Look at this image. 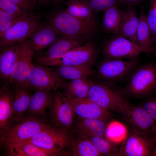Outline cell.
I'll return each instance as SVG.
<instances>
[{
    "instance_id": "15",
    "label": "cell",
    "mask_w": 156,
    "mask_h": 156,
    "mask_svg": "<svg viewBox=\"0 0 156 156\" xmlns=\"http://www.w3.org/2000/svg\"><path fill=\"white\" fill-rule=\"evenodd\" d=\"M135 132L140 133H153L156 122L141 106L129 104L122 113Z\"/></svg>"
},
{
    "instance_id": "39",
    "label": "cell",
    "mask_w": 156,
    "mask_h": 156,
    "mask_svg": "<svg viewBox=\"0 0 156 156\" xmlns=\"http://www.w3.org/2000/svg\"><path fill=\"white\" fill-rule=\"evenodd\" d=\"M39 6H48L57 5L65 0H36Z\"/></svg>"
},
{
    "instance_id": "12",
    "label": "cell",
    "mask_w": 156,
    "mask_h": 156,
    "mask_svg": "<svg viewBox=\"0 0 156 156\" xmlns=\"http://www.w3.org/2000/svg\"><path fill=\"white\" fill-rule=\"evenodd\" d=\"M64 82L56 70L38 64L30 70L28 78L27 88L36 91L47 89L56 90Z\"/></svg>"
},
{
    "instance_id": "37",
    "label": "cell",
    "mask_w": 156,
    "mask_h": 156,
    "mask_svg": "<svg viewBox=\"0 0 156 156\" xmlns=\"http://www.w3.org/2000/svg\"><path fill=\"white\" fill-rule=\"evenodd\" d=\"M18 6L25 15L34 12L39 6L36 0H11Z\"/></svg>"
},
{
    "instance_id": "9",
    "label": "cell",
    "mask_w": 156,
    "mask_h": 156,
    "mask_svg": "<svg viewBox=\"0 0 156 156\" xmlns=\"http://www.w3.org/2000/svg\"><path fill=\"white\" fill-rule=\"evenodd\" d=\"M138 61L137 57L127 60L108 59L99 64V77L102 81L113 83L120 81L132 73L136 69Z\"/></svg>"
},
{
    "instance_id": "17",
    "label": "cell",
    "mask_w": 156,
    "mask_h": 156,
    "mask_svg": "<svg viewBox=\"0 0 156 156\" xmlns=\"http://www.w3.org/2000/svg\"><path fill=\"white\" fill-rule=\"evenodd\" d=\"M10 156H55V153L40 148L27 140L1 142Z\"/></svg>"
},
{
    "instance_id": "27",
    "label": "cell",
    "mask_w": 156,
    "mask_h": 156,
    "mask_svg": "<svg viewBox=\"0 0 156 156\" xmlns=\"http://www.w3.org/2000/svg\"><path fill=\"white\" fill-rule=\"evenodd\" d=\"M144 10L143 9H141L138 17L137 39L139 45L144 50L145 53H153L155 52L156 50L152 45L150 29Z\"/></svg>"
},
{
    "instance_id": "28",
    "label": "cell",
    "mask_w": 156,
    "mask_h": 156,
    "mask_svg": "<svg viewBox=\"0 0 156 156\" xmlns=\"http://www.w3.org/2000/svg\"><path fill=\"white\" fill-rule=\"evenodd\" d=\"M69 149L74 156H101L90 140L78 135L71 139Z\"/></svg>"
},
{
    "instance_id": "31",
    "label": "cell",
    "mask_w": 156,
    "mask_h": 156,
    "mask_svg": "<svg viewBox=\"0 0 156 156\" xmlns=\"http://www.w3.org/2000/svg\"><path fill=\"white\" fill-rule=\"evenodd\" d=\"M90 140L101 155L105 156L119 155V150L112 142L105 137L94 136L86 138Z\"/></svg>"
},
{
    "instance_id": "5",
    "label": "cell",
    "mask_w": 156,
    "mask_h": 156,
    "mask_svg": "<svg viewBox=\"0 0 156 156\" xmlns=\"http://www.w3.org/2000/svg\"><path fill=\"white\" fill-rule=\"evenodd\" d=\"M126 88L127 93L135 97L147 96L156 89V65L145 64L132 73Z\"/></svg>"
},
{
    "instance_id": "40",
    "label": "cell",
    "mask_w": 156,
    "mask_h": 156,
    "mask_svg": "<svg viewBox=\"0 0 156 156\" xmlns=\"http://www.w3.org/2000/svg\"><path fill=\"white\" fill-rule=\"evenodd\" d=\"M122 3L133 6L140 4L143 0H120Z\"/></svg>"
},
{
    "instance_id": "1",
    "label": "cell",
    "mask_w": 156,
    "mask_h": 156,
    "mask_svg": "<svg viewBox=\"0 0 156 156\" xmlns=\"http://www.w3.org/2000/svg\"><path fill=\"white\" fill-rule=\"evenodd\" d=\"M49 24L61 36L73 37L83 41L91 38L96 30L94 19L84 20L72 16L66 10H59L49 17Z\"/></svg>"
},
{
    "instance_id": "35",
    "label": "cell",
    "mask_w": 156,
    "mask_h": 156,
    "mask_svg": "<svg viewBox=\"0 0 156 156\" xmlns=\"http://www.w3.org/2000/svg\"><path fill=\"white\" fill-rule=\"evenodd\" d=\"M23 16L18 17L0 10V37H1L9 28L18 21Z\"/></svg>"
},
{
    "instance_id": "20",
    "label": "cell",
    "mask_w": 156,
    "mask_h": 156,
    "mask_svg": "<svg viewBox=\"0 0 156 156\" xmlns=\"http://www.w3.org/2000/svg\"><path fill=\"white\" fill-rule=\"evenodd\" d=\"M12 88L9 83H4L0 90V132L6 127L12 118L13 111Z\"/></svg>"
},
{
    "instance_id": "41",
    "label": "cell",
    "mask_w": 156,
    "mask_h": 156,
    "mask_svg": "<svg viewBox=\"0 0 156 156\" xmlns=\"http://www.w3.org/2000/svg\"><path fill=\"white\" fill-rule=\"evenodd\" d=\"M153 134L154 137H155L156 140V124L154 132L153 133Z\"/></svg>"
},
{
    "instance_id": "38",
    "label": "cell",
    "mask_w": 156,
    "mask_h": 156,
    "mask_svg": "<svg viewBox=\"0 0 156 156\" xmlns=\"http://www.w3.org/2000/svg\"><path fill=\"white\" fill-rule=\"evenodd\" d=\"M142 106L156 122V99L146 101Z\"/></svg>"
},
{
    "instance_id": "6",
    "label": "cell",
    "mask_w": 156,
    "mask_h": 156,
    "mask_svg": "<svg viewBox=\"0 0 156 156\" xmlns=\"http://www.w3.org/2000/svg\"><path fill=\"white\" fill-rule=\"evenodd\" d=\"M16 60L14 67L9 79L12 88L23 87L27 88L29 72L34 66L32 57L34 52L28 39L16 43Z\"/></svg>"
},
{
    "instance_id": "18",
    "label": "cell",
    "mask_w": 156,
    "mask_h": 156,
    "mask_svg": "<svg viewBox=\"0 0 156 156\" xmlns=\"http://www.w3.org/2000/svg\"><path fill=\"white\" fill-rule=\"evenodd\" d=\"M60 35L49 23H41L28 39L30 45L34 53L49 47Z\"/></svg>"
},
{
    "instance_id": "26",
    "label": "cell",
    "mask_w": 156,
    "mask_h": 156,
    "mask_svg": "<svg viewBox=\"0 0 156 156\" xmlns=\"http://www.w3.org/2000/svg\"><path fill=\"white\" fill-rule=\"evenodd\" d=\"M93 82L88 78H85L64 82L60 87L64 89L62 93L75 98L87 97L90 87Z\"/></svg>"
},
{
    "instance_id": "34",
    "label": "cell",
    "mask_w": 156,
    "mask_h": 156,
    "mask_svg": "<svg viewBox=\"0 0 156 156\" xmlns=\"http://www.w3.org/2000/svg\"><path fill=\"white\" fill-rule=\"evenodd\" d=\"M93 12L104 11L114 6H118L123 4L120 0H87Z\"/></svg>"
},
{
    "instance_id": "2",
    "label": "cell",
    "mask_w": 156,
    "mask_h": 156,
    "mask_svg": "<svg viewBox=\"0 0 156 156\" xmlns=\"http://www.w3.org/2000/svg\"><path fill=\"white\" fill-rule=\"evenodd\" d=\"M51 126L39 117L25 114L12 119L0 132L1 141L27 140Z\"/></svg>"
},
{
    "instance_id": "23",
    "label": "cell",
    "mask_w": 156,
    "mask_h": 156,
    "mask_svg": "<svg viewBox=\"0 0 156 156\" xmlns=\"http://www.w3.org/2000/svg\"><path fill=\"white\" fill-rule=\"evenodd\" d=\"M51 90L47 89L36 91L32 95L26 112L27 115L38 117L39 116H44L53 94L51 92Z\"/></svg>"
},
{
    "instance_id": "21",
    "label": "cell",
    "mask_w": 156,
    "mask_h": 156,
    "mask_svg": "<svg viewBox=\"0 0 156 156\" xmlns=\"http://www.w3.org/2000/svg\"><path fill=\"white\" fill-rule=\"evenodd\" d=\"M138 21V17L133 6L128 5L126 10L125 11L120 28L119 34V35L138 45L137 31Z\"/></svg>"
},
{
    "instance_id": "29",
    "label": "cell",
    "mask_w": 156,
    "mask_h": 156,
    "mask_svg": "<svg viewBox=\"0 0 156 156\" xmlns=\"http://www.w3.org/2000/svg\"><path fill=\"white\" fill-rule=\"evenodd\" d=\"M56 71L63 79L74 80L88 78L94 74L91 66H57Z\"/></svg>"
},
{
    "instance_id": "42",
    "label": "cell",
    "mask_w": 156,
    "mask_h": 156,
    "mask_svg": "<svg viewBox=\"0 0 156 156\" xmlns=\"http://www.w3.org/2000/svg\"><path fill=\"white\" fill-rule=\"evenodd\" d=\"M153 156H156V149L154 153Z\"/></svg>"
},
{
    "instance_id": "36",
    "label": "cell",
    "mask_w": 156,
    "mask_h": 156,
    "mask_svg": "<svg viewBox=\"0 0 156 156\" xmlns=\"http://www.w3.org/2000/svg\"><path fill=\"white\" fill-rule=\"evenodd\" d=\"M0 10L19 17L25 15L20 7L11 0H0Z\"/></svg>"
},
{
    "instance_id": "14",
    "label": "cell",
    "mask_w": 156,
    "mask_h": 156,
    "mask_svg": "<svg viewBox=\"0 0 156 156\" xmlns=\"http://www.w3.org/2000/svg\"><path fill=\"white\" fill-rule=\"evenodd\" d=\"M62 94L75 114L80 118H97L106 122L112 118L109 111L101 107L88 97L75 98Z\"/></svg>"
},
{
    "instance_id": "7",
    "label": "cell",
    "mask_w": 156,
    "mask_h": 156,
    "mask_svg": "<svg viewBox=\"0 0 156 156\" xmlns=\"http://www.w3.org/2000/svg\"><path fill=\"white\" fill-rule=\"evenodd\" d=\"M41 18L36 12L23 16L0 37L1 48L28 39L41 23Z\"/></svg>"
},
{
    "instance_id": "19",
    "label": "cell",
    "mask_w": 156,
    "mask_h": 156,
    "mask_svg": "<svg viewBox=\"0 0 156 156\" xmlns=\"http://www.w3.org/2000/svg\"><path fill=\"white\" fill-rule=\"evenodd\" d=\"M106 121L97 118H80L75 124L77 135L85 138L97 136L105 137Z\"/></svg>"
},
{
    "instance_id": "11",
    "label": "cell",
    "mask_w": 156,
    "mask_h": 156,
    "mask_svg": "<svg viewBox=\"0 0 156 156\" xmlns=\"http://www.w3.org/2000/svg\"><path fill=\"white\" fill-rule=\"evenodd\" d=\"M156 140L153 133L136 132L127 135L123 141L119 155L126 156H153Z\"/></svg>"
},
{
    "instance_id": "33",
    "label": "cell",
    "mask_w": 156,
    "mask_h": 156,
    "mask_svg": "<svg viewBox=\"0 0 156 156\" xmlns=\"http://www.w3.org/2000/svg\"><path fill=\"white\" fill-rule=\"evenodd\" d=\"M151 1L150 7L146 16L150 29L152 44H156V1Z\"/></svg>"
},
{
    "instance_id": "4",
    "label": "cell",
    "mask_w": 156,
    "mask_h": 156,
    "mask_svg": "<svg viewBox=\"0 0 156 156\" xmlns=\"http://www.w3.org/2000/svg\"><path fill=\"white\" fill-rule=\"evenodd\" d=\"M70 140L68 132L51 125L26 140L40 148L60 156L67 155L65 150L69 148Z\"/></svg>"
},
{
    "instance_id": "25",
    "label": "cell",
    "mask_w": 156,
    "mask_h": 156,
    "mask_svg": "<svg viewBox=\"0 0 156 156\" xmlns=\"http://www.w3.org/2000/svg\"><path fill=\"white\" fill-rule=\"evenodd\" d=\"M125 11L117 6L111 7L104 11L102 22L104 30L108 33L119 35Z\"/></svg>"
},
{
    "instance_id": "13",
    "label": "cell",
    "mask_w": 156,
    "mask_h": 156,
    "mask_svg": "<svg viewBox=\"0 0 156 156\" xmlns=\"http://www.w3.org/2000/svg\"><path fill=\"white\" fill-rule=\"evenodd\" d=\"M107 41L103 48V53L108 59H132L137 57L144 50L120 35H116Z\"/></svg>"
},
{
    "instance_id": "8",
    "label": "cell",
    "mask_w": 156,
    "mask_h": 156,
    "mask_svg": "<svg viewBox=\"0 0 156 156\" xmlns=\"http://www.w3.org/2000/svg\"><path fill=\"white\" fill-rule=\"evenodd\" d=\"M99 49L91 42L81 45L63 56L43 62L39 65L46 66H91L96 61Z\"/></svg>"
},
{
    "instance_id": "32",
    "label": "cell",
    "mask_w": 156,
    "mask_h": 156,
    "mask_svg": "<svg viewBox=\"0 0 156 156\" xmlns=\"http://www.w3.org/2000/svg\"><path fill=\"white\" fill-rule=\"evenodd\" d=\"M127 136V129L120 122L112 121L107 126L105 137L113 143L116 144L122 142Z\"/></svg>"
},
{
    "instance_id": "16",
    "label": "cell",
    "mask_w": 156,
    "mask_h": 156,
    "mask_svg": "<svg viewBox=\"0 0 156 156\" xmlns=\"http://www.w3.org/2000/svg\"><path fill=\"white\" fill-rule=\"evenodd\" d=\"M82 40L73 37L61 36L44 52L36 58L38 64L47 60L60 57L81 45Z\"/></svg>"
},
{
    "instance_id": "30",
    "label": "cell",
    "mask_w": 156,
    "mask_h": 156,
    "mask_svg": "<svg viewBox=\"0 0 156 156\" xmlns=\"http://www.w3.org/2000/svg\"><path fill=\"white\" fill-rule=\"evenodd\" d=\"M66 11L72 16L84 20L94 19L93 11L87 0H68Z\"/></svg>"
},
{
    "instance_id": "24",
    "label": "cell",
    "mask_w": 156,
    "mask_h": 156,
    "mask_svg": "<svg viewBox=\"0 0 156 156\" xmlns=\"http://www.w3.org/2000/svg\"><path fill=\"white\" fill-rule=\"evenodd\" d=\"M12 88L13 118L21 117L26 113L32 95L24 87Z\"/></svg>"
},
{
    "instance_id": "10",
    "label": "cell",
    "mask_w": 156,
    "mask_h": 156,
    "mask_svg": "<svg viewBox=\"0 0 156 156\" xmlns=\"http://www.w3.org/2000/svg\"><path fill=\"white\" fill-rule=\"evenodd\" d=\"M48 107L53 126L69 132L73 127L75 114L64 95L60 92L53 94Z\"/></svg>"
},
{
    "instance_id": "3",
    "label": "cell",
    "mask_w": 156,
    "mask_h": 156,
    "mask_svg": "<svg viewBox=\"0 0 156 156\" xmlns=\"http://www.w3.org/2000/svg\"><path fill=\"white\" fill-rule=\"evenodd\" d=\"M113 86L112 83L102 81L93 82L88 97L105 109L122 113L129 104Z\"/></svg>"
},
{
    "instance_id": "22",
    "label": "cell",
    "mask_w": 156,
    "mask_h": 156,
    "mask_svg": "<svg viewBox=\"0 0 156 156\" xmlns=\"http://www.w3.org/2000/svg\"><path fill=\"white\" fill-rule=\"evenodd\" d=\"M16 43L1 48L0 54V77L4 83H9V79L16 60Z\"/></svg>"
}]
</instances>
